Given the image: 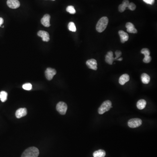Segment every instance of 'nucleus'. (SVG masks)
Returning <instances> with one entry per match:
<instances>
[{
    "instance_id": "nucleus-7",
    "label": "nucleus",
    "mask_w": 157,
    "mask_h": 157,
    "mask_svg": "<svg viewBox=\"0 0 157 157\" xmlns=\"http://www.w3.org/2000/svg\"><path fill=\"white\" fill-rule=\"evenodd\" d=\"M7 4L10 8L12 9H16L20 5L18 0H7Z\"/></svg>"
},
{
    "instance_id": "nucleus-20",
    "label": "nucleus",
    "mask_w": 157,
    "mask_h": 157,
    "mask_svg": "<svg viewBox=\"0 0 157 157\" xmlns=\"http://www.w3.org/2000/svg\"><path fill=\"white\" fill-rule=\"evenodd\" d=\"M7 93L5 91L0 92V100L2 102H5L7 100Z\"/></svg>"
},
{
    "instance_id": "nucleus-21",
    "label": "nucleus",
    "mask_w": 157,
    "mask_h": 157,
    "mask_svg": "<svg viewBox=\"0 0 157 157\" xmlns=\"http://www.w3.org/2000/svg\"><path fill=\"white\" fill-rule=\"evenodd\" d=\"M68 28L69 30L72 32H75L76 30V25L73 22H70L68 23Z\"/></svg>"
},
{
    "instance_id": "nucleus-26",
    "label": "nucleus",
    "mask_w": 157,
    "mask_h": 157,
    "mask_svg": "<svg viewBox=\"0 0 157 157\" xmlns=\"http://www.w3.org/2000/svg\"><path fill=\"white\" fill-rule=\"evenodd\" d=\"M127 7L130 9V10L134 11L136 9V6L134 3L131 2V3H129Z\"/></svg>"
},
{
    "instance_id": "nucleus-10",
    "label": "nucleus",
    "mask_w": 157,
    "mask_h": 157,
    "mask_svg": "<svg viewBox=\"0 0 157 157\" xmlns=\"http://www.w3.org/2000/svg\"><path fill=\"white\" fill-rule=\"evenodd\" d=\"M50 16L48 14H46L41 19V23L43 25L46 27H48L50 26Z\"/></svg>"
},
{
    "instance_id": "nucleus-12",
    "label": "nucleus",
    "mask_w": 157,
    "mask_h": 157,
    "mask_svg": "<svg viewBox=\"0 0 157 157\" xmlns=\"http://www.w3.org/2000/svg\"><path fill=\"white\" fill-rule=\"evenodd\" d=\"M114 60V57L113 56V53L112 52H108L105 56V61L109 65H112Z\"/></svg>"
},
{
    "instance_id": "nucleus-29",
    "label": "nucleus",
    "mask_w": 157,
    "mask_h": 157,
    "mask_svg": "<svg viewBox=\"0 0 157 157\" xmlns=\"http://www.w3.org/2000/svg\"><path fill=\"white\" fill-rule=\"evenodd\" d=\"M3 23H4V20L2 17H0V26H1Z\"/></svg>"
},
{
    "instance_id": "nucleus-24",
    "label": "nucleus",
    "mask_w": 157,
    "mask_h": 157,
    "mask_svg": "<svg viewBox=\"0 0 157 157\" xmlns=\"http://www.w3.org/2000/svg\"><path fill=\"white\" fill-rule=\"evenodd\" d=\"M141 53L144 55V56H150V52L149 50L147 48H143L141 50Z\"/></svg>"
},
{
    "instance_id": "nucleus-6",
    "label": "nucleus",
    "mask_w": 157,
    "mask_h": 157,
    "mask_svg": "<svg viewBox=\"0 0 157 157\" xmlns=\"http://www.w3.org/2000/svg\"><path fill=\"white\" fill-rule=\"evenodd\" d=\"M56 74V71L54 68H48L45 71V76L48 81L52 80L54 76Z\"/></svg>"
},
{
    "instance_id": "nucleus-22",
    "label": "nucleus",
    "mask_w": 157,
    "mask_h": 157,
    "mask_svg": "<svg viewBox=\"0 0 157 157\" xmlns=\"http://www.w3.org/2000/svg\"><path fill=\"white\" fill-rule=\"evenodd\" d=\"M66 11L71 14H74L76 12L74 7L72 6H68L66 8Z\"/></svg>"
},
{
    "instance_id": "nucleus-2",
    "label": "nucleus",
    "mask_w": 157,
    "mask_h": 157,
    "mask_svg": "<svg viewBox=\"0 0 157 157\" xmlns=\"http://www.w3.org/2000/svg\"><path fill=\"white\" fill-rule=\"evenodd\" d=\"M108 18L107 17H101L98 21L96 26V30L99 32H102L104 31L107 28L108 23Z\"/></svg>"
},
{
    "instance_id": "nucleus-11",
    "label": "nucleus",
    "mask_w": 157,
    "mask_h": 157,
    "mask_svg": "<svg viewBox=\"0 0 157 157\" xmlns=\"http://www.w3.org/2000/svg\"><path fill=\"white\" fill-rule=\"evenodd\" d=\"M27 113V111L25 108H21L18 109L16 112L15 116L17 118H20L26 116Z\"/></svg>"
},
{
    "instance_id": "nucleus-30",
    "label": "nucleus",
    "mask_w": 157,
    "mask_h": 157,
    "mask_svg": "<svg viewBox=\"0 0 157 157\" xmlns=\"http://www.w3.org/2000/svg\"><path fill=\"white\" fill-rule=\"evenodd\" d=\"M118 61H122L123 60V58H118L117 60Z\"/></svg>"
},
{
    "instance_id": "nucleus-25",
    "label": "nucleus",
    "mask_w": 157,
    "mask_h": 157,
    "mask_svg": "<svg viewBox=\"0 0 157 157\" xmlns=\"http://www.w3.org/2000/svg\"><path fill=\"white\" fill-rule=\"evenodd\" d=\"M152 60V58L150 56H144L143 59V62L144 63H148Z\"/></svg>"
},
{
    "instance_id": "nucleus-1",
    "label": "nucleus",
    "mask_w": 157,
    "mask_h": 157,
    "mask_svg": "<svg viewBox=\"0 0 157 157\" xmlns=\"http://www.w3.org/2000/svg\"><path fill=\"white\" fill-rule=\"evenodd\" d=\"M39 150L36 147H32L26 149L22 153L21 157H38Z\"/></svg>"
},
{
    "instance_id": "nucleus-9",
    "label": "nucleus",
    "mask_w": 157,
    "mask_h": 157,
    "mask_svg": "<svg viewBox=\"0 0 157 157\" xmlns=\"http://www.w3.org/2000/svg\"><path fill=\"white\" fill-rule=\"evenodd\" d=\"M37 34L38 36L42 38L43 41L48 42L50 40V35L46 32L44 31H39L38 32Z\"/></svg>"
},
{
    "instance_id": "nucleus-23",
    "label": "nucleus",
    "mask_w": 157,
    "mask_h": 157,
    "mask_svg": "<svg viewBox=\"0 0 157 157\" xmlns=\"http://www.w3.org/2000/svg\"><path fill=\"white\" fill-rule=\"evenodd\" d=\"M22 88L26 91H30L32 89V85L30 83H26L22 86Z\"/></svg>"
},
{
    "instance_id": "nucleus-16",
    "label": "nucleus",
    "mask_w": 157,
    "mask_h": 157,
    "mask_svg": "<svg viewBox=\"0 0 157 157\" xmlns=\"http://www.w3.org/2000/svg\"><path fill=\"white\" fill-rule=\"evenodd\" d=\"M129 4V1L128 0H124L123 1L122 4L119 5V11L120 12H123L126 10V8L128 7Z\"/></svg>"
},
{
    "instance_id": "nucleus-13",
    "label": "nucleus",
    "mask_w": 157,
    "mask_h": 157,
    "mask_svg": "<svg viewBox=\"0 0 157 157\" xmlns=\"http://www.w3.org/2000/svg\"><path fill=\"white\" fill-rule=\"evenodd\" d=\"M126 27L127 32L131 33H137V29L134 27V25L131 22H127L126 25Z\"/></svg>"
},
{
    "instance_id": "nucleus-18",
    "label": "nucleus",
    "mask_w": 157,
    "mask_h": 157,
    "mask_svg": "<svg viewBox=\"0 0 157 157\" xmlns=\"http://www.w3.org/2000/svg\"><path fill=\"white\" fill-rule=\"evenodd\" d=\"M146 101L143 99L139 100L137 103V108L139 110H142L146 107Z\"/></svg>"
},
{
    "instance_id": "nucleus-14",
    "label": "nucleus",
    "mask_w": 157,
    "mask_h": 157,
    "mask_svg": "<svg viewBox=\"0 0 157 157\" xmlns=\"http://www.w3.org/2000/svg\"><path fill=\"white\" fill-rule=\"evenodd\" d=\"M118 33H119V36H120L121 42L122 43H124V42L128 40V38H129V36L126 32H124L123 31L120 30L119 31Z\"/></svg>"
},
{
    "instance_id": "nucleus-31",
    "label": "nucleus",
    "mask_w": 157,
    "mask_h": 157,
    "mask_svg": "<svg viewBox=\"0 0 157 157\" xmlns=\"http://www.w3.org/2000/svg\"><path fill=\"white\" fill-rule=\"evenodd\" d=\"M52 1H55V0H52Z\"/></svg>"
},
{
    "instance_id": "nucleus-4",
    "label": "nucleus",
    "mask_w": 157,
    "mask_h": 157,
    "mask_svg": "<svg viewBox=\"0 0 157 157\" xmlns=\"http://www.w3.org/2000/svg\"><path fill=\"white\" fill-rule=\"evenodd\" d=\"M142 123L140 118H133L128 121V125L131 128H136L141 126Z\"/></svg>"
},
{
    "instance_id": "nucleus-8",
    "label": "nucleus",
    "mask_w": 157,
    "mask_h": 157,
    "mask_svg": "<svg viewBox=\"0 0 157 157\" xmlns=\"http://www.w3.org/2000/svg\"><path fill=\"white\" fill-rule=\"evenodd\" d=\"M86 64H87L88 67L91 68V70H96L97 69V62L95 59L92 58L91 60H88L86 62Z\"/></svg>"
},
{
    "instance_id": "nucleus-27",
    "label": "nucleus",
    "mask_w": 157,
    "mask_h": 157,
    "mask_svg": "<svg viewBox=\"0 0 157 157\" xmlns=\"http://www.w3.org/2000/svg\"><path fill=\"white\" fill-rule=\"evenodd\" d=\"M121 52L120 51H116V52H115L116 57H115V58H114V60H117L118 58H119L121 57Z\"/></svg>"
},
{
    "instance_id": "nucleus-15",
    "label": "nucleus",
    "mask_w": 157,
    "mask_h": 157,
    "mask_svg": "<svg viewBox=\"0 0 157 157\" xmlns=\"http://www.w3.org/2000/svg\"><path fill=\"white\" fill-rule=\"evenodd\" d=\"M129 80H130V77L128 74H123L119 78V83L121 85H124L126 83L129 81Z\"/></svg>"
},
{
    "instance_id": "nucleus-5",
    "label": "nucleus",
    "mask_w": 157,
    "mask_h": 157,
    "mask_svg": "<svg viewBox=\"0 0 157 157\" xmlns=\"http://www.w3.org/2000/svg\"><path fill=\"white\" fill-rule=\"evenodd\" d=\"M56 110L60 114L64 115L67 110V105L63 102H60L57 104Z\"/></svg>"
},
{
    "instance_id": "nucleus-17",
    "label": "nucleus",
    "mask_w": 157,
    "mask_h": 157,
    "mask_svg": "<svg viewBox=\"0 0 157 157\" xmlns=\"http://www.w3.org/2000/svg\"><path fill=\"white\" fill-rule=\"evenodd\" d=\"M141 80L144 84H148L150 81V77L146 73H143L141 76Z\"/></svg>"
},
{
    "instance_id": "nucleus-28",
    "label": "nucleus",
    "mask_w": 157,
    "mask_h": 157,
    "mask_svg": "<svg viewBox=\"0 0 157 157\" xmlns=\"http://www.w3.org/2000/svg\"><path fill=\"white\" fill-rule=\"evenodd\" d=\"M143 1L147 4L152 5L154 4V0H143Z\"/></svg>"
},
{
    "instance_id": "nucleus-19",
    "label": "nucleus",
    "mask_w": 157,
    "mask_h": 157,
    "mask_svg": "<svg viewBox=\"0 0 157 157\" xmlns=\"http://www.w3.org/2000/svg\"><path fill=\"white\" fill-rule=\"evenodd\" d=\"M106 155V152L104 150H99L95 151L93 153V157H104Z\"/></svg>"
},
{
    "instance_id": "nucleus-3",
    "label": "nucleus",
    "mask_w": 157,
    "mask_h": 157,
    "mask_svg": "<svg viewBox=\"0 0 157 157\" xmlns=\"http://www.w3.org/2000/svg\"><path fill=\"white\" fill-rule=\"evenodd\" d=\"M112 107L111 102L110 101H104L98 109V113L100 114H103L106 112L110 110Z\"/></svg>"
}]
</instances>
